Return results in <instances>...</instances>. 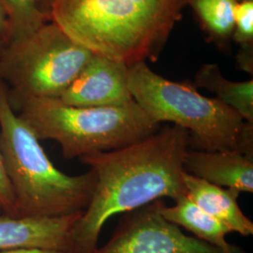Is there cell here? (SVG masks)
I'll return each mask as SVG.
<instances>
[{"instance_id": "6da1fadb", "label": "cell", "mask_w": 253, "mask_h": 253, "mask_svg": "<svg viewBox=\"0 0 253 253\" xmlns=\"http://www.w3.org/2000/svg\"><path fill=\"white\" fill-rule=\"evenodd\" d=\"M189 132L166 125L132 145L81 158L96 174L89 205L74 224L69 253H90L105 222L162 198L188 195L183 162Z\"/></svg>"}, {"instance_id": "7a4b0ae2", "label": "cell", "mask_w": 253, "mask_h": 253, "mask_svg": "<svg viewBox=\"0 0 253 253\" xmlns=\"http://www.w3.org/2000/svg\"><path fill=\"white\" fill-rule=\"evenodd\" d=\"M189 0H55L50 21L93 54L157 61Z\"/></svg>"}, {"instance_id": "3957f363", "label": "cell", "mask_w": 253, "mask_h": 253, "mask_svg": "<svg viewBox=\"0 0 253 253\" xmlns=\"http://www.w3.org/2000/svg\"><path fill=\"white\" fill-rule=\"evenodd\" d=\"M0 150L17 216L62 217L84 211L96 185L92 170L79 175L59 171L31 127L19 117L0 79Z\"/></svg>"}, {"instance_id": "277c9868", "label": "cell", "mask_w": 253, "mask_h": 253, "mask_svg": "<svg viewBox=\"0 0 253 253\" xmlns=\"http://www.w3.org/2000/svg\"><path fill=\"white\" fill-rule=\"evenodd\" d=\"M16 103L19 117L37 138L55 141L67 160L132 145L161 128L135 100L117 107H74L38 98Z\"/></svg>"}, {"instance_id": "5b68a950", "label": "cell", "mask_w": 253, "mask_h": 253, "mask_svg": "<svg viewBox=\"0 0 253 253\" xmlns=\"http://www.w3.org/2000/svg\"><path fill=\"white\" fill-rule=\"evenodd\" d=\"M128 87L136 103L155 122L186 129L191 149L239 151L245 121L217 98L201 95L190 84L163 78L145 61L128 66Z\"/></svg>"}, {"instance_id": "8992f818", "label": "cell", "mask_w": 253, "mask_h": 253, "mask_svg": "<svg viewBox=\"0 0 253 253\" xmlns=\"http://www.w3.org/2000/svg\"><path fill=\"white\" fill-rule=\"evenodd\" d=\"M93 53L49 21L36 31L3 46L0 79L11 97L59 99L80 74Z\"/></svg>"}, {"instance_id": "52a82bcc", "label": "cell", "mask_w": 253, "mask_h": 253, "mask_svg": "<svg viewBox=\"0 0 253 253\" xmlns=\"http://www.w3.org/2000/svg\"><path fill=\"white\" fill-rule=\"evenodd\" d=\"M163 204L157 200L124 213L108 242L90 253H248L241 248L226 253L185 235L180 227L162 216Z\"/></svg>"}, {"instance_id": "ba28073f", "label": "cell", "mask_w": 253, "mask_h": 253, "mask_svg": "<svg viewBox=\"0 0 253 253\" xmlns=\"http://www.w3.org/2000/svg\"><path fill=\"white\" fill-rule=\"evenodd\" d=\"M59 100L74 107H117L131 103L134 100L128 87V66L93 54Z\"/></svg>"}, {"instance_id": "9c48e42d", "label": "cell", "mask_w": 253, "mask_h": 253, "mask_svg": "<svg viewBox=\"0 0 253 253\" xmlns=\"http://www.w3.org/2000/svg\"><path fill=\"white\" fill-rule=\"evenodd\" d=\"M84 211L54 217L0 216V252L39 249L70 253L71 233Z\"/></svg>"}, {"instance_id": "30bf717a", "label": "cell", "mask_w": 253, "mask_h": 253, "mask_svg": "<svg viewBox=\"0 0 253 253\" xmlns=\"http://www.w3.org/2000/svg\"><path fill=\"white\" fill-rule=\"evenodd\" d=\"M183 169L216 186L253 192V157L237 150L210 152L189 148Z\"/></svg>"}, {"instance_id": "8fae6325", "label": "cell", "mask_w": 253, "mask_h": 253, "mask_svg": "<svg viewBox=\"0 0 253 253\" xmlns=\"http://www.w3.org/2000/svg\"><path fill=\"white\" fill-rule=\"evenodd\" d=\"M183 181L188 197L208 215L226 225L232 233L243 236L253 235V221L237 204L238 190L216 186L185 172Z\"/></svg>"}, {"instance_id": "7c38bea8", "label": "cell", "mask_w": 253, "mask_h": 253, "mask_svg": "<svg viewBox=\"0 0 253 253\" xmlns=\"http://www.w3.org/2000/svg\"><path fill=\"white\" fill-rule=\"evenodd\" d=\"M174 202L175 205L172 207H167L164 202L161 207L160 212L166 220L186 229L194 237L226 253H233L239 249V247L227 242L226 236L232 231L202 210L188 195Z\"/></svg>"}, {"instance_id": "4fadbf2b", "label": "cell", "mask_w": 253, "mask_h": 253, "mask_svg": "<svg viewBox=\"0 0 253 253\" xmlns=\"http://www.w3.org/2000/svg\"><path fill=\"white\" fill-rule=\"evenodd\" d=\"M195 87L211 91L249 123H253V81L227 80L216 64H204L195 75Z\"/></svg>"}, {"instance_id": "5bb4252c", "label": "cell", "mask_w": 253, "mask_h": 253, "mask_svg": "<svg viewBox=\"0 0 253 253\" xmlns=\"http://www.w3.org/2000/svg\"><path fill=\"white\" fill-rule=\"evenodd\" d=\"M0 5L7 18V28L1 38L3 45L30 35L50 21L40 0H0Z\"/></svg>"}, {"instance_id": "9a60e30c", "label": "cell", "mask_w": 253, "mask_h": 253, "mask_svg": "<svg viewBox=\"0 0 253 253\" xmlns=\"http://www.w3.org/2000/svg\"><path fill=\"white\" fill-rule=\"evenodd\" d=\"M236 0H189L204 28L217 40H227L235 28Z\"/></svg>"}, {"instance_id": "2e32d148", "label": "cell", "mask_w": 253, "mask_h": 253, "mask_svg": "<svg viewBox=\"0 0 253 253\" xmlns=\"http://www.w3.org/2000/svg\"><path fill=\"white\" fill-rule=\"evenodd\" d=\"M232 36L240 45L253 43V0L237 2Z\"/></svg>"}, {"instance_id": "e0dca14e", "label": "cell", "mask_w": 253, "mask_h": 253, "mask_svg": "<svg viewBox=\"0 0 253 253\" xmlns=\"http://www.w3.org/2000/svg\"><path fill=\"white\" fill-rule=\"evenodd\" d=\"M0 210L3 211L4 215L11 217H18L15 207L14 196L11 190L5 166L3 157L0 150Z\"/></svg>"}, {"instance_id": "ac0fdd59", "label": "cell", "mask_w": 253, "mask_h": 253, "mask_svg": "<svg viewBox=\"0 0 253 253\" xmlns=\"http://www.w3.org/2000/svg\"><path fill=\"white\" fill-rule=\"evenodd\" d=\"M253 43L241 45L237 55V63L240 69L246 73L253 74Z\"/></svg>"}, {"instance_id": "d6986e66", "label": "cell", "mask_w": 253, "mask_h": 253, "mask_svg": "<svg viewBox=\"0 0 253 253\" xmlns=\"http://www.w3.org/2000/svg\"><path fill=\"white\" fill-rule=\"evenodd\" d=\"M0 253H65L55 251H45L39 249H20V250H12V251H4Z\"/></svg>"}, {"instance_id": "ffe728a7", "label": "cell", "mask_w": 253, "mask_h": 253, "mask_svg": "<svg viewBox=\"0 0 253 253\" xmlns=\"http://www.w3.org/2000/svg\"><path fill=\"white\" fill-rule=\"evenodd\" d=\"M6 28H7L6 14H5V11H4V9L2 8V6L0 5V34L2 35V37L5 34Z\"/></svg>"}, {"instance_id": "44dd1931", "label": "cell", "mask_w": 253, "mask_h": 253, "mask_svg": "<svg viewBox=\"0 0 253 253\" xmlns=\"http://www.w3.org/2000/svg\"><path fill=\"white\" fill-rule=\"evenodd\" d=\"M54 1L55 0H40V4H41L42 9L49 16V18H50V9H51L52 5L54 4Z\"/></svg>"}, {"instance_id": "7402d4cb", "label": "cell", "mask_w": 253, "mask_h": 253, "mask_svg": "<svg viewBox=\"0 0 253 253\" xmlns=\"http://www.w3.org/2000/svg\"><path fill=\"white\" fill-rule=\"evenodd\" d=\"M3 43H2V42L0 41V54H1V52H2V49H3Z\"/></svg>"}, {"instance_id": "603a6c76", "label": "cell", "mask_w": 253, "mask_h": 253, "mask_svg": "<svg viewBox=\"0 0 253 253\" xmlns=\"http://www.w3.org/2000/svg\"><path fill=\"white\" fill-rule=\"evenodd\" d=\"M237 2H241V1H245V0H236Z\"/></svg>"}]
</instances>
